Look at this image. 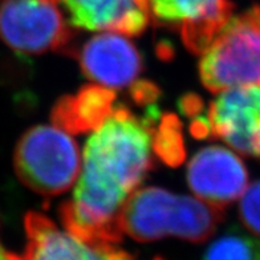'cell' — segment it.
Instances as JSON below:
<instances>
[{"instance_id":"18","label":"cell","mask_w":260,"mask_h":260,"mask_svg":"<svg viewBox=\"0 0 260 260\" xmlns=\"http://www.w3.org/2000/svg\"><path fill=\"white\" fill-rule=\"evenodd\" d=\"M154 260H164V259H162V257H155Z\"/></svg>"},{"instance_id":"16","label":"cell","mask_w":260,"mask_h":260,"mask_svg":"<svg viewBox=\"0 0 260 260\" xmlns=\"http://www.w3.org/2000/svg\"><path fill=\"white\" fill-rule=\"evenodd\" d=\"M0 260H21V255H16L8 251L0 240Z\"/></svg>"},{"instance_id":"5","label":"cell","mask_w":260,"mask_h":260,"mask_svg":"<svg viewBox=\"0 0 260 260\" xmlns=\"http://www.w3.org/2000/svg\"><path fill=\"white\" fill-rule=\"evenodd\" d=\"M0 35L10 48L21 55L60 51L72 39L55 0H4Z\"/></svg>"},{"instance_id":"8","label":"cell","mask_w":260,"mask_h":260,"mask_svg":"<svg viewBox=\"0 0 260 260\" xmlns=\"http://www.w3.org/2000/svg\"><path fill=\"white\" fill-rule=\"evenodd\" d=\"M186 177L188 187L199 199L222 210L239 199L248 183L243 161L220 146L199 150L188 162Z\"/></svg>"},{"instance_id":"13","label":"cell","mask_w":260,"mask_h":260,"mask_svg":"<svg viewBox=\"0 0 260 260\" xmlns=\"http://www.w3.org/2000/svg\"><path fill=\"white\" fill-rule=\"evenodd\" d=\"M203 260H260V240L233 230L207 248Z\"/></svg>"},{"instance_id":"4","label":"cell","mask_w":260,"mask_h":260,"mask_svg":"<svg viewBox=\"0 0 260 260\" xmlns=\"http://www.w3.org/2000/svg\"><path fill=\"white\" fill-rule=\"evenodd\" d=\"M14 168L23 185L47 197L65 192L80 171L77 144L57 126L39 125L23 134L14 154Z\"/></svg>"},{"instance_id":"14","label":"cell","mask_w":260,"mask_h":260,"mask_svg":"<svg viewBox=\"0 0 260 260\" xmlns=\"http://www.w3.org/2000/svg\"><path fill=\"white\" fill-rule=\"evenodd\" d=\"M153 150L165 164L178 166L185 159V147L182 127L178 118L173 114L161 117L159 126L153 134Z\"/></svg>"},{"instance_id":"3","label":"cell","mask_w":260,"mask_h":260,"mask_svg":"<svg viewBox=\"0 0 260 260\" xmlns=\"http://www.w3.org/2000/svg\"><path fill=\"white\" fill-rule=\"evenodd\" d=\"M199 77L206 89L260 85V7L230 17L199 60Z\"/></svg>"},{"instance_id":"11","label":"cell","mask_w":260,"mask_h":260,"mask_svg":"<svg viewBox=\"0 0 260 260\" xmlns=\"http://www.w3.org/2000/svg\"><path fill=\"white\" fill-rule=\"evenodd\" d=\"M76 28L137 36L146 29L149 7L141 0H56Z\"/></svg>"},{"instance_id":"6","label":"cell","mask_w":260,"mask_h":260,"mask_svg":"<svg viewBox=\"0 0 260 260\" xmlns=\"http://www.w3.org/2000/svg\"><path fill=\"white\" fill-rule=\"evenodd\" d=\"M210 133L248 157L260 159V85L219 92L207 112Z\"/></svg>"},{"instance_id":"7","label":"cell","mask_w":260,"mask_h":260,"mask_svg":"<svg viewBox=\"0 0 260 260\" xmlns=\"http://www.w3.org/2000/svg\"><path fill=\"white\" fill-rule=\"evenodd\" d=\"M158 24L181 34L186 48L202 55L233 16L231 0H147Z\"/></svg>"},{"instance_id":"10","label":"cell","mask_w":260,"mask_h":260,"mask_svg":"<svg viewBox=\"0 0 260 260\" xmlns=\"http://www.w3.org/2000/svg\"><path fill=\"white\" fill-rule=\"evenodd\" d=\"M77 58L88 79L109 89L129 86L142 71L138 49L120 35H97L84 44Z\"/></svg>"},{"instance_id":"9","label":"cell","mask_w":260,"mask_h":260,"mask_svg":"<svg viewBox=\"0 0 260 260\" xmlns=\"http://www.w3.org/2000/svg\"><path fill=\"white\" fill-rule=\"evenodd\" d=\"M24 229L27 246L21 260H134L117 244L89 243L62 231L40 212H28Z\"/></svg>"},{"instance_id":"1","label":"cell","mask_w":260,"mask_h":260,"mask_svg":"<svg viewBox=\"0 0 260 260\" xmlns=\"http://www.w3.org/2000/svg\"><path fill=\"white\" fill-rule=\"evenodd\" d=\"M159 110L147 105L144 117L125 106L113 112L86 141L82 168L60 219L72 235L89 243L118 244L120 212L153 168V134Z\"/></svg>"},{"instance_id":"17","label":"cell","mask_w":260,"mask_h":260,"mask_svg":"<svg viewBox=\"0 0 260 260\" xmlns=\"http://www.w3.org/2000/svg\"><path fill=\"white\" fill-rule=\"evenodd\" d=\"M141 2H142V3H145L147 6V7H149V3H147V0H141Z\"/></svg>"},{"instance_id":"12","label":"cell","mask_w":260,"mask_h":260,"mask_svg":"<svg viewBox=\"0 0 260 260\" xmlns=\"http://www.w3.org/2000/svg\"><path fill=\"white\" fill-rule=\"evenodd\" d=\"M116 93L101 85L84 86L72 96H65L52 110V122L69 134L96 130L112 114Z\"/></svg>"},{"instance_id":"2","label":"cell","mask_w":260,"mask_h":260,"mask_svg":"<svg viewBox=\"0 0 260 260\" xmlns=\"http://www.w3.org/2000/svg\"><path fill=\"white\" fill-rule=\"evenodd\" d=\"M222 220V209L159 187L134 191L120 212L122 233L138 242L177 236L203 243L214 235Z\"/></svg>"},{"instance_id":"15","label":"cell","mask_w":260,"mask_h":260,"mask_svg":"<svg viewBox=\"0 0 260 260\" xmlns=\"http://www.w3.org/2000/svg\"><path fill=\"white\" fill-rule=\"evenodd\" d=\"M239 218L248 231L260 236V181L253 182L242 194Z\"/></svg>"}]
</instances>
